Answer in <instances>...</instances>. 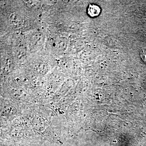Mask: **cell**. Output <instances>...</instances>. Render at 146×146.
<instances>
[{
  "instance_id": "obj_3",
  "label": "cell",
  "mask_w": 146,
  "mask_h": 146,
  "mask_svg": "<svg viewBox=\"0 0 146 146\" xmlns=\"http://www.w3.org/2000/svg\"><path fill=\"white\" fill-rule=\"evenodd\" d=\"M17 109L15 106L11 104H6L1 108V112L5 116H13L17 113Z\"/></svg>"
},
{
  "instance_id": "obj_7",
  "label": "cell",
  "mask_w": 146,
  "mask_h": 146,
  "mask_svg": "<svg viewBox=\"0 0 146 146\" xmlns=\"http://www.w3.org/2000/svg\"><path fill=\"white\" fill-rule=\"evenodd\" d=\"M49 70V66L46 63H40L35 67V70L38 74L44 75L48 72Z\"/></svg>"
},
{
  "instance_id": "obj_4",
  "label": "cell",
  "mask_w": 146,
  "mask_h": 146,
  "mask_svg": "<svg viewBox=\"0 0 146 146\" xmlns=\"http://www.w3.org/2000/svg\"><path fill=\"white\" fill-rule=\"evenodd\" d=\"M56 47L58 50L63 52L67 48L68 45V40L64 37H60L56 41Z\"/></svg>"
},
{
  "instance_id": "obj_2",
  "label": "cell",
  "mask_w": 146,
  "mask_h": 146,
  "mask_svg": "<svg viewBox=\"0 0 146 146\" xmlns=\"http://www.w3.org/2000/svg\"><path fill=\"white\" fill-rule=\"evenodd\" d=\"M44 34L41 33H35L32 35L31 38L32 44L35 46H40L43 44L44 41Z\"/></svg>"
},
{
  "instance_id": "obj_6",
  "label": "cell",
  "mask_w": 146,
  "mask_h": 146,
  "mask_svg": "<svg viewBox=\"0 0 146 146\" xmlns=\"http://www.w3.org/2000/svg\"><path fill=\"white\" fill-rule=\"evenodd\" d=\"M10 24L14 27H19L21 25L23 20L21 16L16 13L11 14L9 17Z\"/></svg>"
},
{
  "instance_id": "obj_8",
  "label": "cell",
  "mask_w": 146,
  "mask_h": 146,
  "mask_svg": "<svg viewBox=\"0 0 146 146\" xmlns=\"http://www.w3.org/2000/svg\"><path fill=\"white\" fill-rule=\"evenodd\" d=\"M16 51V54L17 57L21 58V57L25 56V50L24 47L22 46L18 47Z\"/></svg>"
},
{
  "instance_id": "obj_9",
  "label": "cell",
  "mask_w": 146,
  "mask_h": 146,
  "mask_svg": "<svg viewBox=\"0 0 146 146\" xmlns=\"http://www.w3.org/2000/svg\"><path fill=\"white\" fill-rule=\"evenodd\" d=\"M27 5L31 6H31L34 7V6L36 5V2L35 1H27Z\"/></svg>"
},
{
  "instance_id": "obj_5",
  "label": "cell",
  "mask_w": 146,
  "mask_h": 146,
  "mask_svg": "<svg viewBox=\"0 0 146 146\" xmlns=\"http://www.w3.org/2000/svg\"><path fill=\"white\" fill-rule=\"evenodd\" d=\"M101 13V9L97 5L90 4L87 8V13L91 17H96L98 16Z\"/></svg>"
},
{
  "instance_id": "obj_1",
  "label": "cell",
  "mask_w": 146,
  "mask_h": 146,
  "mask_svg": "<svg viewBox=\"0 0 146 146\" xmlns=\"http://www.w3.org/2000/svg\"><path fill=\"white\" fill-rule=\"evenodd\" d=\"M31 123L33 128L37 131H43L46 128L44 121V119L40 117H35L32 120Z\"/></svg>"
}]
</instances>
